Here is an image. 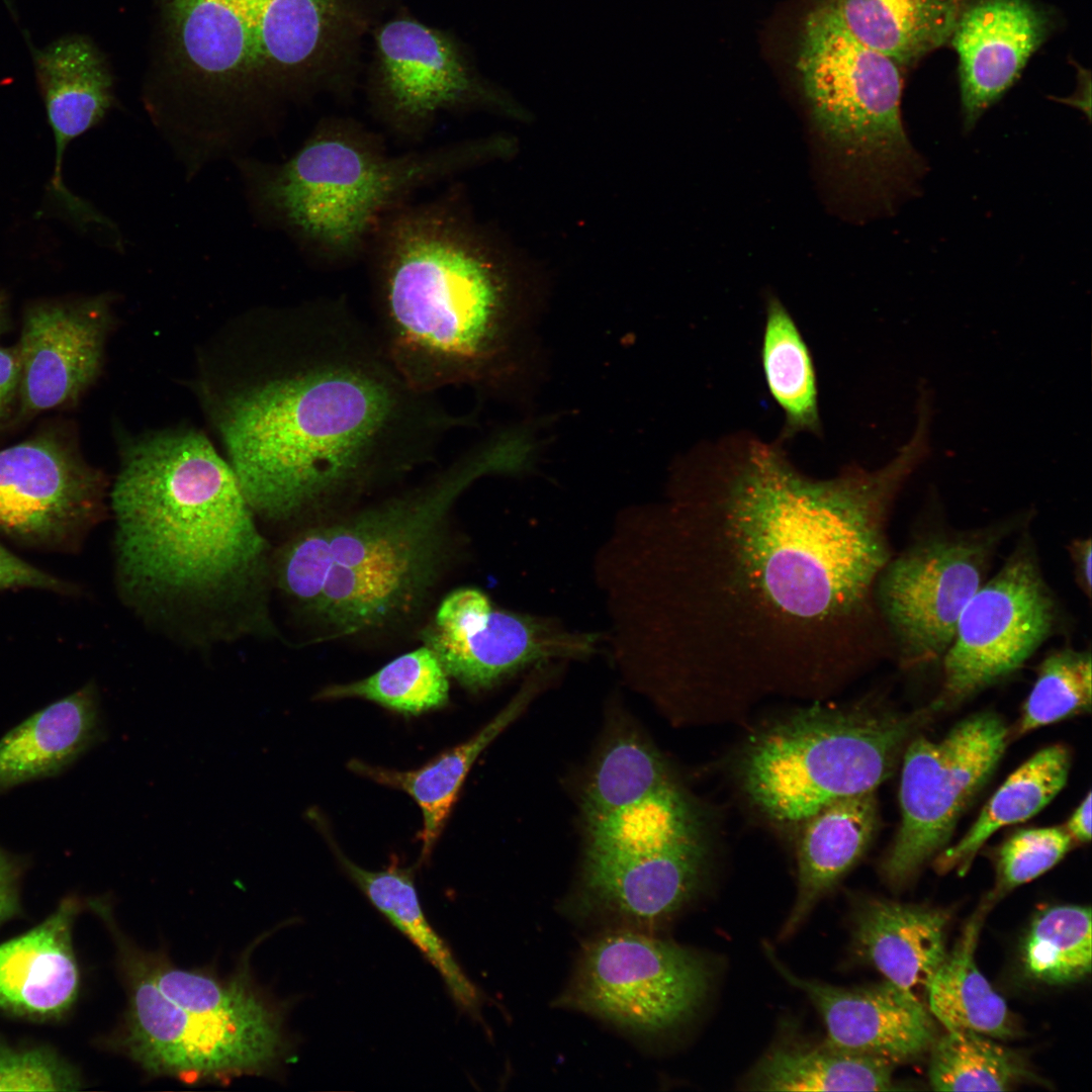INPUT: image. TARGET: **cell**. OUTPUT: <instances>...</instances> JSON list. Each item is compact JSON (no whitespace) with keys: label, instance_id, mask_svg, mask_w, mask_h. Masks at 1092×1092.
Segmentation results:
<instances>
[{"label":"cell","instance_id":"obj_1","mask_svg":"<svg viewBox=\"0 0 1092 1092\" xmlns=\"http://www.w3.org/2000/svg\"><path fill=\"white\" fill-rule=\"evenodd\" d=\"M915 464L804 474L747 439L695 463L669 521L671 680L703 723L762 697L828 700L885 650L875 604L892 506Z\"/></svg>","mask_w":1092,"mask_h":1092},{"label":"cell","instance_id":"obj_2","mask_svg":"<svg viewBox=\"0 0 1092 1092\" xmlns=\"http://www.w3.org/2000/svg\"><path fill=\"white\" fill-rule=\"evenodd\" d=\"M296 340L286 367L221 420L257 522L284 535L429 463L468 421L412 387L345 298L302 306Z\"/></svg>","mask_w":1092,"mask_h":1092},{"label":"cell","instance_id":"obj_3","mask_svg":"<svg viewBox=\"0 0 1092 1092\" xmlns=\"http://www.w3.org/2000/svg\"><path fill=\"white\" fill-rule=\"evenodd\" d=\"M110 506L115 583L136 617L194 647L277 635L273 546L205 437L169 433L136 444Z\"/></svg>","mask_w":1092,"mask_h":1092},{"label":"cell","instance_id":"obj_4","mask_svg":"<svg viewBox=\"0 0 1092 1092\" xmlns=\"http://www.w3.org/2000/svg\"><path fill=\"white\" fill-rule=\"evenodd\" d=\"M445 186L390 213L362 260L376 337L400 376L426 393L503 384L520 327L511 262L461 184Z\"/></svg>","mask_w":1092,"mask_h":1092},{"label":"cell","instance_id":"obj_5","mask_svg":"<svg viewBox=\"0 0 1092 1092\" xmlns=\"http://www.w3.org/2000/svg\"><path fill=\"white\" fill-rule=\"evenodd\" d=\"M504 447L485 444L406 492L288 532L273 546L272 589L324 638L408 623L451 559L458 498L482 475L512 468Z\"/></svg>","mask_w":1092,"mask_h":1092},{"label":"cell","instance_id":"obj_6","mask_svg":"<svg viewBox=\"0 0 1092 1092\" xmlns=\"http://www.w3.org/2000/svg\"><path fill=\"white\" fill-rule=\"evenodd\" d=\"M506 149L504 139L485 136L393 153L380 130L326 117L288 160L259 166L254 192L268 218L314 264L340 270L362 262L394 210Z\"/></svg>","mask_w":1092,"mask_h":1092},{"label":"cell","instance_id":"obj_7","mask_svg":"<svg viewBox=\"0 0 1092 1092\" xmlns=\"http://www.w3.org/2000/svg\"><path fill=\"white\" fill-rule=\"evenodd\" d=\"M813 701L754 728L734 758L749 805L769 823L796 828L836 800L876 792L910 740L936 713H901L876 696Z\"/></svg>","mask_w":1092,"mask_h":1092},{"label":"cell","instance_id":"obj_8","mask_svg":"<svg viewBox=\"0 0 1092 1092\" xmlns=\"http://www.w3.org/2000/svg\"><path fill=\"white\" fill-rule=\"evenodd\" d=\"M796 69L818 133L882 210L918 194L926 164L902 120L904 69L853 36L828 0L803 19Z\"/></svg>","mask_w":1092,"mask_h":1092},{"label":"cell","instance_id":"obj_9","mask_svg":"<svg viewBox=\"0 0 1092 1092\" xmlns=\"http://www.w3.org/2000/svg\"><path fill=\"white\" fill-rule=\"evenodd\" d=\"M701 953L647 931L617 928L581 949L556 1003L654 1041L687 1023L712 983Z\"/></svg>","mask_w":1092,"mask_h":1092},{"label":"cell","instance_id":"obj_10","mask_svg":"<svg viewBox=\"0 0 1092 1092\" xmlns=\"http://www.w3.org/2000/svg\"><path fill=\"white\" fill-rule=\"evenodd\" d=\"M1012 521L960 533L932 534L882 569L875 604L887 641L903 668L941 660L959 618L984 583Z\"/></svg>","mask_w":1092,"mask_h":1092},{"label":"cell","instance_id":"obj_11","mask_svg":"<svg viewBox=\"0 0 1092 1092\" xmlns=\"http://www.w3.org/2000/svg\"><path fill=\"white\" fill-rule=\"evenodd\" d=\"M1009 738L1004 720L985 711L958 722L939 740L918 734L910 740L901 758V821L880 866L886 882L905 885L945 848Z\"/></svg>","mask_w":1092,"mask_h":1092},{"label":"cell","instance_id":"obj_12","mask_svg":"<svg viewBox=\"0 0 1092 1092\" xmlns=\"http://www.w3.org/2000/svg\"><path fill=\"white\" fill-rule=\"evenodd\" d=\"M115 942L128 989V1008L121 1027L104 1040L106 1045L122 1052L153 1075L185 1082L265 1074L290 1060L291 1049L171 1001L158 988L148 954L125 936Z\"/></svg>","mask_w":1092,"mask_h":1092},{"label":"cell","instance_id":"obj_13","mask_svg":"<svg viewBox=\"0 0 1092 1092\" xmlns=\"http://www.w3.org/2000/svg\"><path fill=\"white\" fill-rule=\"evenodd\" d=\"M1059 615L1025 533L964 608L941 659L940 692L930 705L939 712L1009 677L1054 634Z\"/></svg>","mask_w":1092,"mask_h":1092},{"label":"cell","instance_id":"obj_14","mask_svg":"<svg viewBox=\"0 0 1092 1092\" xmlns=\"http://www.w3.org/2000/svg\"><path fill=\"white\" fill-rule=\"evenodd\" d=\"M104 493L102 474L60 429L0 450V535L22 546L79 550L105 518Z\"/></svg>","mask_w":1092,"mask_h":1092},{"label":"cell","instance_id":"obj_15","mask_svg":"<svg viewBox=\"0 0 1092 1092\" xmlns=\"http://www.w3.org/2000/svg\"><path fill=\"white\" fill-rule=\"evenodd\" d=\"M375 41L374 114L380 131L407 149L422 146L444 112L507 109L504 98L473 76L442 32L402 17L386 22Z\"/></svg>","mask_w":1092,"mask_h":1092},{"label":"cell","instance_id":"obj_16","mask_svg":"<svg viewBox=\"0 0 1092 1092\" xmlns=\"http://www.w3.org/2000/svg\"><path fill=\"white\" fill-rule=\"evenodd\" d=\"M420 638L449 677L475 692L533 663L589 654L596 643L590 634L569 633L543 620L496 609L473 587L449 593Z\"/></svg>","mask_w":1092,"mask_h":1092},{"label":"cell","instance_id":"obj_17","mask_svg":"<svg viewBox=\"0 0 1092 1092\" xmlns=\"http://www.w3.org/2000/svg\"><path fill=\"white\" fill-rule=\"evenodd\" d=\"M710 860L708 832L652 850L586 852L581 885L570 907L583 918L647 931L691 902Z\"/></svg>","mask_w":1092,"mask_h":1092},{"label":"cell","instance_id":"obj_18","mask_svg":"<svg viewBox=\"0 0 1092 1092\" xmlns=\"http://www.w3.org/2000/svg\"><path fill=\"white\" fill-rule=\"evenodd\" d=\"M108 320L103 297L42 299L25 307L16 344L20 417L80 397L100 370Z\"/></svg>","mask_w":1092,"mask_h":1092},{"label":"cell","instance_id":"obj_19","mask_svg":"<svg viewBox=\"0 0 1092 1092\" xmlns=\"http://www.w3.org/2000/svg\"><path fill=\"white\" fill-rule=\"evenodd\" d=\"M763 946L775 969L816 1007L826 1025L828 1045L899 1064L918 1059L936 1039L931 1013L918 998L888 981L844 989L807 980L782 964L771 945Z\"/></svg>","mask_w":1092,"mask_h":1092},{"label":"cell","instance_id":"obj_20","mask_svg":"<svg viewBox=\"0 0 1092 1092\" xmlns=\"http://www.w3.org/2000/svg\"><path fill=\"white\" fill-rule=\"evenodd\" d=\"M1050 19L1033 0H972L949 38L959 59L965 130L1014 85L1045 40Z\"/></svg>","mask_w":1092,"mask_h":1092},{"label":"cell","instance_id":"obj_21","mask_svg":"<svg viewBox=\"0 0 1092 1092\" xmlns=\"http://www.w3.org/2000/svg\"><path fill=\"white\" fill-rule=\"evenodd\" d=\"M36 83L55 141V167L50 190L77 219L90 206L72 194L63 181V163L70 143L95 126L112 104V78L97 48L72 34L41 49L32 47Z\"/></svg>","mask_w":1092,"mask_h":1092},{"label":"cell","instance_id":"obj_22","mask_svg":"<svg viewBox=\"0 0 1092 1092\" xmlns=\"http://www.w3.org/2000/svg\"><path fill=\"white\" fill-rule=\"evenodd\" d=\"M81 902L64 898L42 922L0 943V1010L31 1021L65 1017L80 989L73 924Z\"/></svg>","mask_w":1092,"mask_h":1092},{"label":"cell","instance_id":"obj_23","mask_svg":"<svg viewBox=\"0 0 1092 1092\" xmlns=\"http://www.w3.org/2000/svg\"><path fill=\"white\" fill-rule=\"evenodd\" d=\"M949 921L945 909L864 899L854 907L853 941L889 983L919 999L947 954Z\"/></svg>","mask_w":1092,"mask_h":1092},{"label":"cell","instance_id":"obj_24","mask_svg":"<svg viewBox=\"0 0 1092 1092\" xmlns=\"http://www.w3.org/2000/svg\"><path fill=\"white\" fill-rule=\"evenodd\" d=\"M879 823L876 792L831 802L798 828V888L781 931L792 935L816 904L861 858Z\"/></svg>","mask_w":1092,"mask_h":1092},{"label":"cell","instance_id":"obj_25","mask_svg":"<svg viewBox=\"0 0 1092 1092\" xmlns=\"http://www.w3.org/2000/svg\"><path fill=\"white\" fill-rule=\"evenodd\" d=\"M101 736L97 688L89 682L0 739V792L59 774Z\"/></svg>","mask_w":1092,"mask_h":1092},{"label":"cell","instance_id":"obj_26","mask_svg":"<svg viewBox=\"0 0 1092 1092\" xmlns=\"http://www.w3.org/2000/svg\"><path fill=\"white\" fill-rule=\"evenodd\" d=\"M310 817L325 834L345 874L373 907L411 940L436 969L458 1009L474 1019H480L482 995L427 919L415 886L414 869L397 864L382 871L363 869L342 852L315 811Z\"/></svg>","mask_w":1092,"mask_h":1092},{"label":"cell","instance_id":"obj_27","mask_svg":"<svg viewBox=\"0 0 1092 1092\" xmlns=\"http://www.w3.org/2000/svg\"><path fill=\"white\" fill-rule=\"evenodd\" d=\"M537 690L536 680L525 686L519 694L480 731L466 742L457 745L418 769L399 771L371 765L358 759L348 763L350 770L378 784L401 790L419 805L423 814L420 834V861L430 858L441 835L460 788L472 764L493 739L497 737L531 701Z\"/></svg>","mask_w":1092,"mask_h":1092},{"label":"cell","instance_id":"obj_28","mask_svg":"<svg viewBox=\"0 0 1092 1092\" xmlns=\"http://www.w3.org/2000/svg\"><path fill=\"white\" fill-rule=\"evenodd\" d=\"M828 1L853 36L905 69L948 43L972 0Z\"/></svg>","mask_w":1092,"mask_h":1092},{"label":"cell","instance_id":"obj_29","mask_svg":"<svg viewBox=\"0 0 1092 1092\" xmlns=\"http://www.w3.org/2000/svg\"><path fill=\"white\" fill-rule=\"evenodd\" d=\"M1071 763V751L1060 743L1030 756L997 789L965 835L935 856V871L965 875L992 834L1031 818L1063 790Z\"/></svg>","mask_w":1092,"mask_h":1092},{"label":"cell","instance_id":"obj_30","mask_svg":"<svg viewBox=\"0 0 1092 1092\" xmlns=\"http://www.w3.org/2000/svg\"><path fill=\"white\" fill-rule=\"evenodd\" d=\"M988 904L964 927L950 952L934 973L926 995L930 1013L946 1030H972L992 1038L1014 1035L1016 1027L1005 1000L993 990L975 961Z\"/></svg>","mask_w":1092,"mask_h":1092},{"label":"cell","instance_id":"obj_31","mask_svg":"<svg viewBox=\"0 0 1092 1092\" xmlns=\"http://www.w3.org/2000/svg\"><path fill=\"white\" fill-rule=\"evenodd\" d=\"M161 992L177 1005L209 1015L235 1027L276 1039H290L285 1005L263 994L242 967L229 979L177 968L161 957L148 956Z\"/></svg>","mask_w":1092,"mask_h":1092},{"label":"cell","instance_id":"obj_32","mask_svg":"<svg viewBox=\"0 0 1092 1092\" xmlns=\"http://www.w3.org/2000/svg\"><path fill=\"white\" fill-rule=\"evenodd\" d=\"M893 1063L828 1045L782 1044L766 1053L744 1080L760 1091H888Z\"/></svg>","mask_w":1092,"mask_h":1092},{"label":"cell","instance_id":"obj_33","mask_svg":"<svg viewBox=\"0 0 1092 1092\" xmlns=\"http://www.w3.org/2000/svg\"><path fill=\"white\" fill-rule=\"evenodd\" d=\"M173 36L186 64L213 80L254 72L249 0H167Z\"/></svg>","mask_w":1092,"mask_h":1092},{"label":"cell","instance_id":"obj_34","mask_svg":"<svg viewBox=\"0 0 1092 1092\" xmlns=\"http://www.w3.org/2000/svg\"><path fill=\"white\" fill-rule=\"evenodd\" d=\"M339 0H256L254 72L287 75L307 68L336 23Z\"/></svg>","mask_w":1092,"mask_h":1092},{"label":"cell","instance_id":"obj_35","mask_svg":"<svg viewBox=\"0 0 1092 1092\" xmlns=\"http://www.w3.org/2000/svg\"><path fill=\"white\" fill-rule=\"evenodd\" d=\"M768 390L785 414L783 439L801 432L819 434L816 373L810 351L788 309L769 296L761 345Z\"/></svg>","mask_w":1092,"mask_h":1092},{"label":"cell","instance_id":"obj_36","mask_svg":"<svg viewBox=\"0 0 1092 1092\" xmlns=\"http://www.w3.org/2000/svg\"><path fill=\"white\" fill-rule=\"evenodd\" d=\"M929 1051L933 1090L1007 1091L1033 1078L1019 1055L972 1030H947Z\"/></svg>","mask_w":1092,"mask_h":1092},{"label":"cell","instance_id":"obj_37","mask_svg":"<svg viewBox=\"0 0 1092 1092\" xmlns=\"http://www.w3.org/2000/svg\"><path fill=\"white\" fill-rule=\"evenodd\" d=\"M344 698H361L399 713L417 715L447 704L449 676L435 653L423 645L365 678L329 686L315 696L317 700Z\"/></svg>","mask_w":1092,"mask_h":1092},{"label":"cell","instance_id":"obj_38","mask_svg":"<svg viewBox=\"0 0 1092 1092\" xmlns=\"http://www.w3.org/2000/svg\"><path fill=\"white\" fill-rule=\"evenodd\" d=\"M1091 948L1090 907H1051L1030 924L1022 946L1024 971L1049 985L1074 983L1090 974Z\"/></svg>","mask_w":1092,"mask_h":1092},{"label":"cell","instance_id":"obj_39","mask_svg":"<svg viewBox=\"0 0 1092 1092\" xmlns=\"http://www.w3.org/2000/svg\"><path fill=\"white\" fill-rule=\"evenodd\" d=\"M677 785L661 756L636 737H622L604 752L583 798L585 821Z\"/></svg>","mask_w":1092,"mask_h":1092},{"label":"cell","instance_id":"obj_40","mask_svg":"<svg viewBox=\"0 0 1092 1092\" xmlns=\"http://www.w3.org/2000/svg\"><path fill=\"white\" fill-rule=\"evenodd\" d=\"M1090 650L1065 647L1048 654L1037 667L1035 681L1016 722L1014 737L1077 715L1092 704Z\"/></svg>","mask_w":1092,"mask_h":1092},{"label":"cell","instance_id":"obj_41","mask_svg":"<svg viewBox=\"0 0 1092 1092\" xmlns=\"http://www.w3.org/2000/svg\"><path fill=\"white\" fill-rule=\"evenodd\" d=\"M1074 845L1064 825L1018 829L996 849L994 895H1001L1041 876Z\"/></svg>","mask_w":1092,"mask_h":1092},{"label":"cell","instance_id":"obj_42","mask_svg":"<svg viewBox=\"0 0 1092 1092\" xmlns=\"http://www.w3.org/2000/svg\"><path fill=\"white\" fill-rule=\"evenodd\" d=\"M81 1085L79 1072L50 1046L0 1041V1091H72Z\"/></svg>","mask_w":1092,"mask_h":1092},{"label":"cell","instance_id":"obj_43","mask_svg":"<svg viewBox=\"0 0 1092 1092\" xmlns=\"http://www.w3.org/2000/svg\"><path fill=\"white\" fill-rule=\"evenodd\" d=\"M36 588L73 594L74 585L21 559L0 544V592Z\"/></svg>","mask_w":1092,"mask_h":1092},{"label":"cell","instance_id":"obj_44","mask_svg":"<svg viewBox=\"0 0 1092 1092\" xmlns=\"http://www.w3.org/2000/svg\"><path fill=\"white\" fill-rule=\"evenodd\" d=\"M25 868L23 857L0 846V925L22 912L20 884Z\"/></svg>","mask_w":1092,"mask_h":1092},{"label":"cell","instance_id":"obj_45","mask_svg":"<svg viewBox=\"0 0 1092 1092\" xmlns=\"http://www.w3.org/2000/svg\"><path fill=\"white\" fill-rule=\"evenodd\" d=\"M20 363L16 346L0 347V424L18 402Z\"/></svg>","mask_w":1092,"mask_h":1092},{"label":"cell","instance_id":"obj_46","mask_svg":"<svg viewBox=\"0 0 1092 1092\" xmlns=\"http://www.w3.org/2000/svg\"><path fill=\"white\" fill-rule=\"evenodd\" d=\"M1092 542L1090 537L1077 538L1069 547V554L1074 567L1076 583L1087 599L1091 598L1092 589Z\"/></svg>","mask_w":1092,"mask_h":1092},{"label":"cell","instance_id":"obj_47","mask_svg":"<svg viewBox=\"0 0 1092 1092\" xmlns=\"http://www.w3.org/2000/svg\"><path fill=\"white\" fill-rule=\"evenodd\" d=\"M1067 832L1075 843H1088L1091 839V793L1073 811L1066 824Z\"/></svg>","mask_w":1092,"mask_h":1092},{"label":"cell","instance_id":"obj_48","mask_svg":"<svg viewBox=\"0 0 1092 1092\" xmlns=\"http://www.w3.org/2000/svg\"><path fill=\"white\" fill-rule=\"evenodd\" d=\"M7 303L5 296L0 292V335L3 331L6 320Z\"/></svg>","mask_w":1092,"mask_h":1092}]
</instances>
